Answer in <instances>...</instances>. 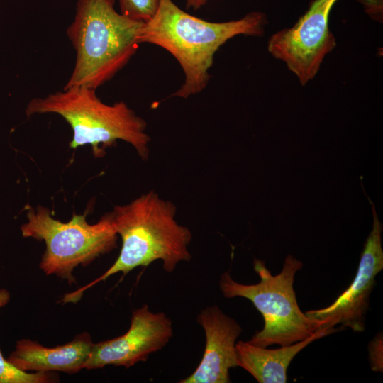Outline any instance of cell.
<instances>
[{
    "label": "cell",
    "mask_w": 383,
    "mask_h": 383,
    "mask_svg": "<svg viewBox=\"0 0 383 383\" xmlns=\"http://www.w3.org/2000/svg\"><path fill=\"white\" fill-rule=\"evenodd\" d=\"M118 2L120 13L145 23L155 14L160 0H118Z\"/></svg>",
    "instance_id": "obj_14"
},
{
    "label": "cell",
    "mask_w": 383,
    "mask_h": 383,
    "mask_svg": "<svg viewBox=\"0 0 383 383\" xmlns=\"http://www.w3.org/2000/svg\"><path fill=\"white\" fill-rule=\"evenodd\" d=\"M303 263L288 255L281 272L272 275L264 260L255 258L253 269L260 277L254 284L235 281L228 272L219 279L226 298L243 297L250 300L264 318V327L248 342L260 347L286 346L304 340L321 328V323L300 309L294 289L295 274Z\"/></svg>",
    "instance_id": "obj_5"
},
{
    "label": "cell",
    "mask_w": 383,
    "mask_h": 383,
    "mask_svg": "<svg viewBox=\"0 0 383 383\" xmlns=\"http://www.w3.org/2000/svg\"><path fill=\"white\" fill-rule=\"evenodd\" d=\"M177 207L151 190L131 202L116 206L108 214L122 245L115 262L89 284L65 295L62 301L76 302L83 293L99 282L121 272L123 275L138 267L160 260L168 273L181 262H189L191 231L177 223Z\"/></svg>",
    "instance_id": "obj_1"
},
{
    "label": "cell",
    "mask_w": 383,
    "mask_h": 383,
    "mask_svg": "<svg viewBox=\"0 0 383 383\" xmlns=\"http://www.w3.org/2000/svg\"><path fill=\"white\" fill-rule=\"evenodd\" d=\"M26 211L27 222L21 226L23 237L45 244L40 268L70 285L76 282V267H85L117 248L118 235L108 213L90 224L87 221L88 209L83 214H73L66 223L53 218L50 210L43 206L34 209L27 205Z\"/></svg>",
    "instance_id": "obj_6"
},
{
    "label": "cell",
    "mask_w": 383,
    "mask_h": 383,
    "mask_svg": "<svg viewBox=\"0 0 383 383\" xmlns=\"http://www.w3.org/2000/svg\"><path fill=\"white\" fill-rule=\"evenodd\" d=\"M266 24V15L260 11L238 20L210 22L185 12L172 0H160L155 14L143 23L138 41L160 46L176 58L184 81L172 96L187 99L206 88L214 55L222 45L238 35L262 36Z\"/></svg>",
    "instance_id": "obj_2"
},
{
    "label": "cell",
    "mask_w": 383,
    "mask_h": 383,
    "mask_svg": "<svg viewBox=\"0 0 383 383\" xmlns=\"http://www.w3.org/2000/svg\"><path fill=\"white\" fill-rule=\"evenodd\" d=\"M196 320L205 333L204 353L194 372L179 382H230L229 370L238 367L235 344L241 326L216 305L201 310Z\"/></svg>",
    "instance_id": "obj_10"
},
{
    "label": "cell",
    "mask_w": 383,
    "mask_h": 383,
    "mask_svg": "<svg viewBox=\"0 0 383 383\" xmlns=\"http://www.w3.org/2000/svg\"><path fill=\"white\" fill-rule=\"evenodd\" d=\"M338 0H313L291 28L273 34L267 49L285 62L302 85L313 79L327 54L336 45L328 28L332 7Z\"/></svg>",
    "instance_id": "obj_7"
},
{
    "label": "cell",
    "mask_w": 383,
    "mask_h": 383,
    "mask_svg": "<svg viewBox=\"0 0 383 383\" xmlns=\"http://www.w3.org/2000/svg\"><path fill=\"white\" fill-rule=\"evenodd\" d=\"M52 372H28L21 370L6 359L0 350V383H48L56 382Z\"/></svg>",
    "instance_id": "obj_13"
},
{
    "label": "cell",
    "mask_w": 383,
    "mask_h": 383,
    "mask_svg": "<svg viewBox=\"0 0 383 383\" xmlns=\"http://www.w3.org/2000/svg\"><path fill=\"white\" fill-rule=\"evenodd\" d=\"M209 0H186V6L187 9H192L194 11L199 10L204 6Z\"/></svg>",
    "instance_id": "obj_16"
},
{
    "label": "cell",
    "mask_w": 383,
    "mask_h": 383,
    "mask_svg": "<svg viewBox=\"0 0 383 383\" xmlns=\"http://www.w3.org/2000/svg\"><path fill=\"white\" fill-rule=\"evenodd\" d=\"M93 344L87 332L76 335L65 345L54 348L45 347L30 339H21L16 342L14 350L7 359L26 372L74 374L84 369Z\"/></svg>",
    "instance_id": "obj_11"
},
{
    "label": "cell",
    "mask_w": 383,
    "mask_h": 383,
    "mask_svg": "<svg viewBox=\"0 0 383 383\" xmlns=\"http://www.w3.org/2000/svg\"><path fill=\"white\" fill-rule=\"evenodd\" d=\"M369 357L371 368L375 372H382V335L377 334L370 343Z\"/></svg>",
    "instance_id": "obj_15"
},
{
    "label": "cell",
    "mask_w": 383,
    "mask_h": 383,
    "mask_svg": "<svg viewBox=\"0 0 383 383\" xmlns=\"http://www.w3.org/2000/svg\"><path fill=\"white\" fill-rule=\"evenodd\" d=\"M335 331L322 328L304 340L276 349L238 341L235 344L238 366L249 372L259 383H285L287 370L294 357L313 341Z\"/></svg>",
    "instance_id": "obj_12"
},
{
    "label": "cell",
    "mask_w": 383,
    "mask_h": 383,
    "mask_svg": "<svg viewBox=\"0 0 383 383\" xmlns=\"http://www.w3.org/2000/svg\"><path fill=\"white\" fill-rule=\"evenodd\" d=\"M116 0H78L66 33L76 52L63 89H96L111 80L135 54L143 22L118 13Z\"/></svg>",
    "instance_id": "obj_3"
},
{
    "label": "cell",
    "mask_w": 383,
    "mask_h": 383,
    "mask_svg": "<svg viewBox=\"0 0 383 383\" xmlns=\"http://www.w3.org/2000/svg\"><path fill=\"white\" fill-rule=\"evenodd\" d=\"M172 335L170 318L163 312H152L145 304L133 311L126 333L93 344L84 369L94 370L106 365L129 368L145 362L150 354L162 350Z\"/></svg>",
    "instance_id": "obj_9"
},
{
    "label": "cell",
    "mask_w": 383,
    "mask_h": 383,
    "mask_svg": "<svg viewBox=\"0 0 383 383\" xmlns=\"http://www.w3.org/2000/svg\"><path fill=\"white\" fill-rule=\"evenodd\" d=\"M53 113L62 116L73 131L69 145L72 149L90 145L96 158L105 155L117 140L131 144L143 160L149 157L150 137L146 121L124 101L104 104L96 89L73 87L30 101L26 114Z\"/></svg>",
    "instance_id": "obj_4"
},
{
    "label": "cell",
    "mask_w": 383,
    "mask_h": 383,
    "mask_svg": "<svg viewBox=\"0 0 383 383\" xmlns=\"http://www.w3.org/2000/svg\"><path fill=\"white\" fill-rule=\"evenodd\" d=\"M372 206L373 223L361 253L356 275L350 286L331 305L305 313L321 323V328H349L355 332L365 330V315L369 309L370 296L375 284L376 276L383 269L382 248V225L374 204L367 196Z\"/></svg>",
    "instance_id": "obj_8"
},
{
    "label": "cell",
    "mask_w": 383,
    "mask_h": 383,
    "mask_svg": "<svg viewBox=\"0 0 383 383\" xmlns=\"http://www.w3.org/2000/svg\"><path fill=\"white\" fill-rule=\"evenodd\" d=\"M11 299L10 292L6 289H0V308L6 305Z\"/></svg>",
    "instance_id": "obj_17"
}]
</instances>
